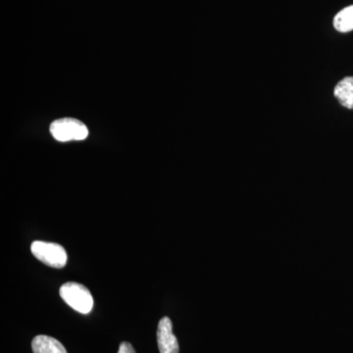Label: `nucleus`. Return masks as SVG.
<instances>
[{"mask_svg":"<svg viewBox=\"0 0 353 353\" xmlns=\"http://www.w3.org/2000/svg\"><path fill=\"white\" fill-rule=\"evenodd\" d=\"M32 348L34 353H68L59 341L43 334L32 340Z\"/></svg>","mask_w":353,"mask_h":353,"instance_id":"5","label":"nucleus"},{"mask_svg":"<svg viewBox=\"0 0 353 353\" xmlns=\"http://www.w3.org/2000/svg\"><path fill=\"white\" fill-rule=\"evenodd\" d=\"M60 296L70 307L82 314H88L94 306V299L85 285L78 283H66L60 288Z\"/></svg>","mask_w":353,"mask_h":353,"instance_id":"1","label":"nucleus"},{"mask_svg":"<svg viewBox=\"0 0 353 353\" xmlns=\"http://www.w3.org/2000/svg\"><path fill=\"white\" fill-rule=\"evenodd\" d=\"M157 343L160 353H179L178 340L173 334V325L168 317L162 318L158 324Z\"/></svg>","mask_w":353,"mask_h":353,"instance_id":"4","label":"nucleus"},{"mask_svg":"<svg viewBox=\"0 0 353 353\" xmlns=\"http://www.w3.org/2000/svg\"><path fill=\"white\" fill-rule=\"evenodd\" d=\"M334 94L343 108L353 109V77H347L339 82Z\"/></svg>","mask_w":353,"mask_h":353,"instance_id":"6","label":"nucleus"},{"mask_svg":"<svg viewBox=\"0 0 353 353\" xmlns=\"http://www.w3.org/2000/svg\"><path fill=\"white\" fill-rule=\"evenodd\" d=\"M50 132L53 138L59 141H83L88 136L87 126L73 118L54 121L50 125Z\"/></svg>","mask_w":353,"mask_h":353,"instance_id":"3","label":"nucleus"},{"mask_svg":"<svg viewBox=\"0 0 353 353\" xmlns=\"http://www.w3.org/2000/svg\"><path fill=\"white\" fill-rule=\"evenodd\" d=\"M31 250L37 259L52 268H63L67 264L68 256L66 250L63 246L58 243L34 241L31 245Z\"/></svg>","mask_w":353,"mask_h":353,"instance_id":"2","label":"nucleus"},{"mask_svg":"<svg viewBox=\"0 0 353 353\" xmlns=\"http://www.w3.org/2000/svg\"><path fill=\"white\" fill-rule=\"evenodd\" d=\"M118 353H136V352H134L131 343L124 341V343H121Z\"/></svg>","mask_w":353,"mask_h":353,"instance_id":"8","label":"nucleus"},{"mask_svg":"<svg viewBox=\"0 0 353 353\" xmlns=\"http://www.w3.org/2000/svg\"><path fill=\"white\" fill-rule=\"evenodd\" d=\"M334 27L341 32L353 31V6L345 7L336 14L334 18Z\"/></svg>","mask_w":353,"mask_h":353,"instance_id":"7","label":"nucleus"}]
</instances>
